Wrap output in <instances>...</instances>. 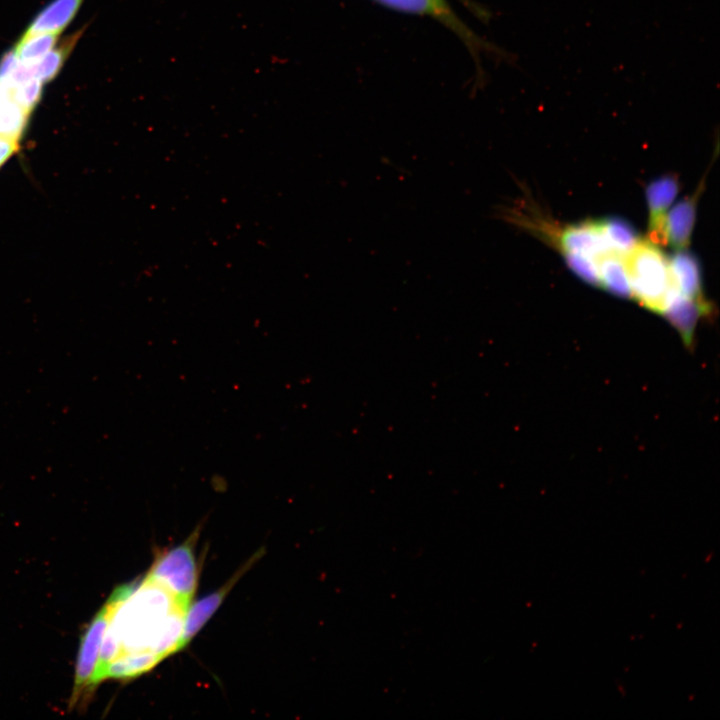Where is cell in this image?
<instances>
[{
  "instance_id": "cell-1",
  "label": "cell",
  "mask_w": 720,
  "mask_h": 720,
  "mask_svg": "<svg viewBox=\"0 0 720 720\" xmlns=\"http://www.w3.org/2000/svg\"><path fill=\"white\" fill-rule=\"evenodd\" d=\"M187 609L145 577L123 602L115 604L106 632L118 642L120 655L152 652L164 659L180 651Z\"/></svg>"
},
{
  "instance_id": "cell-2",
  "label": "cell",
  "mask_w": 720,
  "mask_h": 720,
  "mask_svg": "<svg viewBox=\"0 0 720 720\" xmlns=\"http://www.w3.org/2000/svg\"><path fill=\"white\" fill-rule=\"evenodd\" d=\"M623 261L631 296L650 310L666 313L680 295L671 277L669 259L648 239H637Z\"/></svg>"
},
{
  "instance_id": "cell-3",
  "label": "cell",
  "mask_w": 720,
  "mask_h": 720,
  "mask_svg": "<svg viewBox=\"0 0 720 720\" xmlns=\"http://www.w3.org/2000/svg\"><path fill=\"white\" fill-rule=\"evenodd\" d=\"M199 532L198 526L184 542L159 552L145 576L165 588L187 608L199 581L200 569L195 555Z\"/></svg>"
},
{
  "instance_id": "cell-4",
  "label": "cell",
  "mask_w": 720,
  "mask_h": 720,
  "mask_svg": "<svg viewBox=\"0 0 720 720\" xmlns=\"http://www.w3.org/2000/svg\"><path fill=\"white\" fill-rule=\"evenodd\" d=\"M115 604L107 599L81 636L75 667V677L70 707L86 703L96 686L94 677L104 634L108 627Z\"/></svg>"
},
{
  "instance_id": "cell-5",
  "label": "cell",
  "mask_w": 720,
  "mask_h": 720,
  "mask_svg": "<svg viewBox=\"0 0 720 720\" xmlns=\"http://www.w3.org/2000/svg\"><path fill=\"white\" fill-rule=\"evenodd\" d=\"M386 8L409 14L430 16L462 40L474 59L482 51H495L479 38L454 12L447 0H372Z\"/></svg>"
},
{
  "instance_id": "cell-6",
  "label": "cell",
  "mask_w": 720,
  "mask_h": 720,
  "mask_svg": "<svg viewBox=\"0 0 720 720\" xmlns=\"http://www.w3.org/2000/svg\"><path fill=\"white\" fill-rule=\"evenodd\" d=\"M263 553V549L257 551L223 586L188 607L184 617L180 650L184 649L195 637V635L203 628L207 621L220 607L234 585L262 556Z\"/></svg>"
},
{
  "instance_id": "cell-7",
  "label": "cell",
  "mask_w": 720,
  "mask_h": 720,
  "mask_svg": "<svg viewBox=\"0 0 720 720\" xmlns=\"http://www.w3.org/2000/svg\"><path fill=\"white\" fill-rule=\"evenodd\" d=\"M680 184L672 175L659 177L646 188L648 204L647 239L657 246L667 245L666 217L667 210L678 194Z\"/></svg>"
},
{
  "instance_id": "cell-8",
  "label": "cell",
  "mask_w": 720,
  "mask_h": 720,
  "mask_svg": "<svg viewBox=\"0 0 720 720\" xmlns=\"http://www.w3.org/2000/svg\"><path fill=\"white\" fill-rule=\"evenodd\" d=\"M669 266L678 293L697 303L705 312H710V305L703 296L701 269L696 257L680 250L669 258Z\"/></svg>"
},
{
  "instance_id": "cell-9",
  "label": "cell",
  "mask_w": 720,
  "mask_h": 720,
  "mask_svg": "<svg viewBox=\"0 0 720 720\" xmlns=\"http://www.w3.org/2000/svg\"><path fill=\"white\" fill-rule=\"evenodd\" d=\"M701 183L692 195L678 202L666 217L667 242L677 251L686 250L690 244L696 220L697 203L703 191Z\"/></svg>"
},
{
  "instance_id": "cell-10",
  "label": "cell",
  "mask_w": 720,
  "mask_h": 720,
  "mask_svg": "<svg viewBox=\"0 0 720 720\" xmlns=\"http://www.w3.org/2000/svg\"><path fill=\"white\" fill-rule=\"evenodd\" d=\"M83 0H54L32 20L23 36L60 34L77 14Z\"/></svg>"
},
{
  "instance_id": "cell-11",
  "label": "cell",
  "mask_w": 720,
  "mask_h": 720,
  "mask_svg": "<svg viewBox=\"0 0 720 720\" xmlns=\"http://www.w3.org/2000/svg\"><path fill=\"white\" fill-rule=\"evenodd\" d=\"M163 659L152 652L125 653L104 668L101 681L106 679L131 680L154 668Z\"/></svg>"
},
{
  "instance_id": "cell-12",
  "label": "cell",
  "mask_w": 720,
  "mask_h": 720,
  "mask_svg": "<svg viewBox=\"0 0 720 720\" xmlns=\"http://www.w3.org/2000/svg\"><path fill=\"white\" fill-rule=\"evenodd\" d=\"M623 256L608 252L595 260L598 286L618 296H631Z\"/></svg>"
},
{
  "instance_id": "cell-13",
  "label": "cell",
  "mask_w": 720,
  "mask_h": 720,
  "mask_svg": "<svg viewBox=\"0 0 720 720\" xmlns=\"http://www.w3.org/2000/svg\"><path fill=\"white\" fill-rule=\"evenodd\" d=\"M81 31L68 36L57 47L52 48L35 62V78L43 84L53 80L62 69L66 59L76 45Z\"/></svg>"
},
{
  "instance_id": "cell-14",
  "label": "cell",
  "mask_w": 720,
  "mask_h": 720,
  "mask_svg": "<svg viewBox=\"0 0 720 720\" xmlns=\"http://www.w3.org/2000/svg\"><path fill=\"white\" fill-rule=\"evenodd\" d=\"M59 34L42 33L30 36H23L16 44L14 50L19 61L36 62L48 53L55 42H57Z\"/></svg>"
},
{
  "instance_id": "cell-15",
  "label": "cell",
  "mask_w": 720,
  "mask_h": 720,
  "mask_svg": "<svg viewBox=\"0 0 720 720\" xmlns=\"http://www.w3.org/2000/svg\"><path fill=\"white\" fill-rule=\"evenodd\" d=\"M605 233L612 248L625 254L637 240V235L631 224L620 218L603 219Z\"/></svg>"
},
{
  "instance_id": "cell-16",
  "label": "cell",
  "mask_w": 720,
  "mask_h": 720,
  "mask_svg": "<svg viewBox=\"0 0 720 720\" xmlns=\"http://www.w3.org/2000/svg\"><path fill=\"white\" fill-rule=\"evenodd\" d=\"M8 90L13 101L29 115L41 98L43 83L34 78Z\"/></svg>"
},
{
  "instance_id": "cell-17",
  "label": "cell",
  "mask_w": 720,
  "mask_h": 720,
  "mask_svg": "<svg viewBox=\"0 0 720 720\" xmlns=\"http://www.w3.org/2000/svg\"><path fill=\"white\" fill-rule=\"evenodd\" d=\"M19 62L14 49L7 51L0 59V85L4 86Z\"/></svg>"
}]
</instances>
